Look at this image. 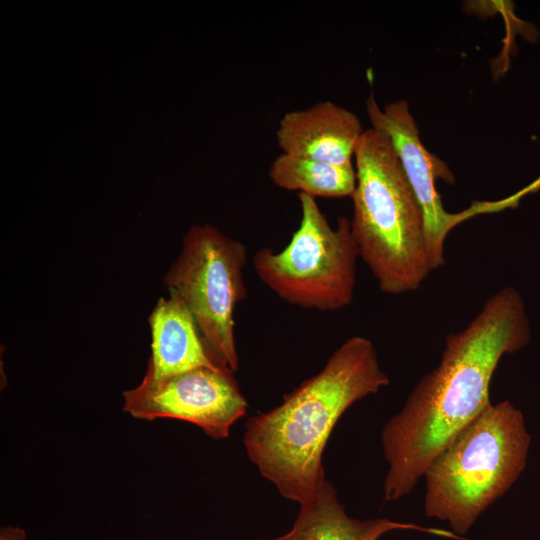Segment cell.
I'll list each match as a JSON object with an SVG mask.
<instances>
[{"instance_id":"obj_3","label":"cell","mask_w":540,"mask_h":540,"mask_svg":"<svg viewBox=\"0 0 540 540\" xmlns=\"http://www.w3.org/2000/svg\"><path fill=\"white\" fill-rule=\"evenodd\" d=\"M352 236L383 293L414 291L432 271L424 216L389 137L371 128L355 151Z\"/></svg>"},{"instance_id":"obj_13","label":"cell","mask_w":540,"mask_h":540,"mask_svg":"<svg viewBox=\"0 0 540 540\" xmlns=\"http://www.w3.org/2000/svg\"><path fill=\"white\" fill-rule=\"evenodd\" d=\"M0 540H28L26 531L21 527L2 526L0 528Z\"/></svg>"},{"instance_id":"obj_9","label":"cell","mask_w":540,"mask_h":540,"mask_svg":"<svg viewBox=\"0 0 540 540\" xmlns=\"http://www.w3.org/2000/svg\"><path fill=\"white\" fill-rule=\"evenodd\" d=\"M363 132L353 112L321 101L283 115L276 140L283 153L344 165L352 163Z\"/></svg>"},{"instance_id":"obj_12","label":"cell","mask_w":540,"mask_h":540,"mask_svg":"<svg viewBox=\"0 0 540 540\" xmlns=\"http://www.w3.org/2000/svg\"><path fill=\"white\" fill-rule=\"evenodd\" d=\"M268 175L276 186L313 198L351 197L356 187L352 163L338 165L286 153L273 160Z\"/></svg>"},{"instance_id":"obj_2","label":"cell","mask_w":540,"mask_h":540,"mask_svg":"<svg viewBox=\"0 0 540 540\" xmlns=\"http://www.w3.org/2000/svg\"><path fill=\"white\" fill-rule=\"evenodd\" d=\"M389 384L373 343L362 336L347 339L281 404L247 420L243 443L249 459L281 496L304 503L326 481L322 456L338 420Z\"/></svg>"},{"instance_id":"obj_4","label":"cell","mask_w":540,"mask_h":540,"mask_svg":"<svg viewBox=\"0 0 540 540\" xmlns=\"http://www.w3.org/2000/svg\"><path fill=\"white\" fill-rule=\"evenodd\" d=\"M531 436L509 401L490 404L459 431L424 473L426 516L464 537L479 516L518 479Z\"/></svg>"},{"instance_id":"obj_1","label":"cell","mask_w":540,"mask_h":540,"mask_svg":"<svg viewBox=\"0 0 540 540\" xmlns=\"http://www.w3.org/2000/svg\"><path fill=\"white\" fill-rule=\"evenodd\" d=\"M529 340L524 304L512 287L494 293L462 331L446 338L438 366L382 428L384 502L408 495L450 440L491 404L489 387L500 359Z\"/></svg>"},{"instance_id":"obj_6","label":"cell","mask_w":540,"mask_h":540,"mask_svg":"<svg viewBox=\"0 0 540 540\" xmlns=\"http://www.w3.org/2000/svg\"><path fill=\"white\" fill-rule=\"evenodd\" d=\"M246 263L245 244L212 225H196L164 276L191 312L212 360L231 373L239 366L234 310L246 297Z\"/></svg>"},{"instance_id":"obj_8","label":"cell","mask_w":540,"mask_h":540,"mask_svg":"<svg viewBox=\"0 0 540 540\" xmlns=\"http://www.w3.org/2000/svg\"><path fill=\"white\" fill-rule=\"evenodd\" d=\"M366 111L372 128L384 132L390 139L400 159L404 172L421 206L429 260L432 271L445 263L444 243L448 233L459 223L480 213L494 212L511 206L513 200L479 202L459 213H449L443 208L435 181L440 178L448 184L455 177L442 160L429 153L419 138L417 124L409 111L407 100H396L381 109L374 95L366 99Z\"/></svg>"},{"instance_id":"obj_11","label":"cell","mask_w":540,"mask_h":540,"mask_svg":"<svg viewBox=\"0 0 540 540\" xmlns=\"http://www.w3.org/2000/svg\"><path fill=\"white\" fill-rule=\"evenodd\" d=\"M395 530H413L453 540H469L450 530L411 522L389 518H352L339 502L335 487L327 480L313 496L300 504L299 513L289 532L276 538L260 540H378Z\"/></svg>"},{"instance_id":"obj_7","label":"cell","mask_w":540,"mask_h":540,"mask_svg":"<svg viewBox=\"0 0 540 540\" xmlns=\"http://www.w3.org/2000/svg\"><path fill=\"white\" fill-rule=\"evenodd\" d=\"M247 407L232 373L222 368L198 367L123 392V410L130 416L186 421L215 440L229 436Z\"/></svg>"},{"instance_id":"obj_10","label":"cell","mask_w":540,"mask_h":540,"mask_svg":"<svg viewBox=\"0 0 540 540\" xmlns=\"http://www.w3.org/2000/svg\"><path fill=\"white\" fill-rule=\"evenodd\" d=\"M148 320L151 356L142 381L157 382L198 367L221 368L210 357L191 312L174 291L158 300Z\"/></svg>"},{"instance_id":"obj_5","label":"cell","mask_w":540,"mask_h":540,"mask_svg":"<svg viewBox=\"0 0 540 540\" xmlns=\"http://www.w3.org/2000/svg\"><path fill=\"white\" fill-rule=\"evenodd\" d=\"M298 198L299 227L284 249L256 251L255 273L291 305L319 311L343 309L353 299L359 256L350 221L340 217L333 228L315 198L303 193Z\"/></svg>"}]
</instances>
